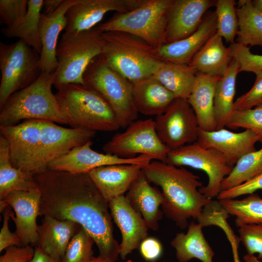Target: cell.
Masks as SVG:
<instances>
[{
    "label": "cell",
    "mask_w": 262,
    "mask_h": 262,
    "mask_svg": "<svg viewBox=\"0 0 262 262\" xmlns=\"http://www.w3.org/2000/svg\"><path fill=\"white\" fill-rule=\"evenodd\" d=\"M34 177L41 192L39 216L78 223L93 238L99 255L115 262L120 247L114 237L108 202L88 173L47 168Z\"/></svg>",
    "instance_id": "1"
},
{
    "label": "cell",
    "mask_w": 262,
    "mask_h": 262,
    "mask_svg": "<svg viewBox=\"0 0 262 262\" xmlns=\"http://www.w3.org/2000/svg\"><path fill=\"white\" fill-rule=\"evenodd\" d=\"M142 172L149 182L161 188L163 212L181 229L188 227L190 218H200L203 209L213 201L199 192L203 186L199 177L183 166L152 160Z\"/></svg>",
    "instance_id": "2"
},
{
    "label": "cell",
    "mask_w": 262,
    "mask_h": 262,
    "mask_svg": "<svg viewBox=\"0 0 262 262\" xmlns=\"http://www.w3.org/2000/svg\"><path fill=\"white\" fill-rule=\"evenodd\" d=\"M55 87L61 111L71 128L96 132L113 131L120 128L112 108L91 87L75 83Z\"/></svg>",
    "instance_id": "3"
},
{
    "label": "cell",
    "mask_w": 262,
    "mask_h": 262,
    "mask_svg": "<svg viewBox=\"0 0 262 262\" xmlns=\"http://www.w3.org/2000/svg\"><path fill=\"white\" fill-rule=\"evenodd\" d=\"M102 37L104 61L132 83L153 75L163 61L156 49L133 34L110 31Z\"/></svg>",
    "instance_id": "4"
},
{
    "label": "cell",
    "mask_w": 262,
    "mask_h": 262,
    "mask_svg": "<svg viewBox=\"0 0 262 262\" xmlns=\"http://www.w3.org/2000/svg\"><path fill=\"white\" fill-rule=\"evenodd\" d=\"M53 81V73L42 72L33 83L12 94L0 109V126L14 125L23 119L67 125L52 92Z\"/></svg>",
    "instance_id": "5"
},
{
    "label": "cell",
    "mask_w": 262,
    "mask_h": 262,
    "mask_svg": "<svg viewBox=\"0 0 262 262\" xmlns=\"http://www.w3.org/2000/svg\"><path fill=\"white\" fill-rule=\"evenodd\" d=\"M102 33L96 26L75 33H64L58 43V66L53 73V85L75 83L85 85L83 76L92 61L101 54Z\"/></svg>",
    "instance_id": "6"
},
{
    "label": "cell",
    "mask_w": 262,
    "mask_h": 262,
    "mask_svg": "<svg viewBox=\"0 0 262 262\" xmlns=\"http://www.w3.org/2000/svg\"><path fill=\"white\" fill-rule=\"evenodd\" d=\"M173 0H145L134 9L115 13L98 25L102 32L121 31L144 40L155 49L165 44L166 14Z\"/></svg>",
    "instance_id": "7"
},
{
    "label": "cell",
    "mask_w": 262,
    "mask_h": 262,
    "mask_svg": "<svg viewBox=\"0 0 262 262\" xmlns=\"http://www.w3.org/2000/svg\"><path fill=\"white\" fill-rule=\"evenodd\" d=\"M85 84L94 89L114 112L120 127L135 121L138 112L132 96V83L111 68L101 55L90 63L83 76Z\"/></svg>",
    "instance_id": "8"
},
{
    "label": "cell",
    "mask_w": 262,
    "mask_h": 262,
    "mask_svg": "<svg viewBox=\"0 0 262 262\" xmlns=\"http://www.w3.org/2000/svg\"><path fill=\"white\" fill-rule=\"evenodd\" d=\"M40 56L21 39L10 44L0 42V109L12 94L38 78Z\"/></svg>",
    "instance_id": "9"
},
{
    "label": "cell",
    "mask_w": 262,
    "mask_h": 262,
    "mask_svg": "<svg viewBox=\"0 0 262 262\" xmlns=\"http://www.w3.org/2000/svg\"><path fill=\"white\" fill-rule=\"evenodd\" d=\"M166 163L176 166H190L204 171L208 176L206 186L198 189L200 193L211 200L218 196L224 179L231 172L225 156L213 148H206L196 141L170 150Z\"/></svg>",
    "instance_id": "10"
},
{
    "label": "cell",
    "mask_w": 262,
    "mask_h": 262,
    "mask_svg": "<svg viewBox=\"0 0 262 262\" xmlns=\"http://www.w3.org/2000/svg\"><path fill=\"white\" fill-rule=\"evenodd\" d=\"M102 149L106 154L122 158L144 154L164 163L170 151L158 137L155 121L152 119L132 122L125 131L115 134L103 146Z\"/></svg>",
    "instance_id": "11"
},
{
    "label": "cell",
    "mask_w": 262,
    "mask_h": 262,
    "mask_svg": "<svg viewBox=\"0 0 262 262\" xmlns=\"http://www.w3.org/2000/svg\"><path fill=\"white\" fill-rule=\"evenodd\" d=\"M155 121L158 137L170 150L197 141V120L186 99L176 98Z\"/></svg>",
    "instance_id": "12"
},
{
    "label": "cell",
    "mask_w": 262,
    "mask_h": 262,
    "mask_svg": "<svg viewBox=\"0 0 262 262\" xmlns=\"http://www.w3.org/2000/svg\"><path fill=\"white\" fill-rule=\"evenodd\" d=\"M40 124L41 137L34 175L46 170L49 163L91 140L96 134V131L65 128L50 121L40 120Z\"/></svg>",
    "instance_id": "13"
},
{
    "label": "cell",
    "mask_w": 262,
    "mask_h": 262,
    "mask_svg": "<svg viewBox=\"0 0 262 262\" xmlns=\"http://www.w3.org/2000/svg\"><path fill=\"white\" fill-rule=\"evenodd\" d=\"M7 141L13 165L34 175L41 137L40 120L28 119L14 125L0 126Z\"/></svg>",
    "instance_id": "14"
},
{
    "label": "cell",
    "mask_w": 262,
    "mask_h": 262,
    "mask_svg": "<svg viewBox=\"0 0 262 262\" xmlns=\"http://www.w3.org/2000/svg\"><path fill=\"white\" fill-rule=\"evenodd\" d=\"M91 140L76 147L56 158L48 165V168L74 174L88 173L102 166L116 164H147L154 160L147 155H139L132 158H122L94 150Z\"/></svg>",
    "instance_id": "15"
},
{
    "label": "cell",
    "mask_w": 262,
    "mask_h": 262,
    "mask_svg": "<svg viewBox=\"0 0 262 262\" xmlns=\"http://www.w3.org/2000/svg\"><path fill=\"white\" fill-rule=\"evenodd\" d=\"M145 0H78L66 13L65 33H75L95 27L110 11L124 13L131 11Z\"/></svg>",
    "instance_id": "16"
},
{
    "label": "cell",
    "mask_w": 262,
    "mask_h": 262,
    "mask_svg": "<svg viewBox=\"0 0 262 262\" xmlns=\"http://www.w3.org/2000/svg\"><path fill=\"white\" fill-rule=\"evenodd\" d=\"M216 1L173 0L166 14L165 44L192 34L198 28L208 9L215 6Z\"/></svg>",
    "instance_id": "17"
},
{
    "label": "cell",
    "mask_w": 262,
    "mask_h": 262,
    "mask_svg": "<svg viewBox=\"0 0 262 262\" xmlns=\"http://www.w3.org/2000/svg\"><path fill=\"white\" fill-rule=\"evenodd\" d=\"M196 142L204 148L221 152L228 164L233 167L243 156L256 150L255 144L262 143V139L249 130L237 133L224 128L210 131L199 128Z\"/></svg>",
    "instance_id": "18"
},
{
    "label": "cell",
    "mask_w": 262,
    "mask_h": 262,
    "mask_svg": "<svg viewBox=\"0 0 262 262\" xmlns=\"http://www.w3.org/2000/svg\"><path fill=\"white\" fill-rule=\"evenodd\" d=\"M41 192L38 188L26 191H15L2 200L14 209L11 218L14 221L15 232L19 238L22 246H36L38 241L36 218L39 216Z\"/></svg>",
    "instance_id": "19"
},
{
    "label": "cell",
    "mask_w": 262,
    "mask_h": 262,
    "mask_svg": "<svg viewBox=\"0 0 262 262\" xmlns=\"http://www.w3.org/2000/svg\"><path fill=\"white\" fill-rule=\"evenodd\" d=\"M108 205L112 219L121 233L119 256L124 260L147 237L148 228L142 215L131 207L124 195L110 200Z\"/></svg>",
    "instance_id": "20"
},
{
    "label": "cell",
    "mask_w": 262,
    "mask_h": 262,
    "mask_svg": "<svg viewBox=\"0 0 262 262\" xmlns=\"http://www.w3.org/2000/svg\"><path fill=\"white\" fill-rule=\"evenodd\" d=\"M217 17L214 11H208L197 29L182 40L165 44L156 49L164 61L188 65L196 53L217 32Z\"/></svg>",
    "instance_id": "21"
},
{
    "label": "cell",
    "mask_w": 262,
    "mask_h": 262,
    "mask_svg": "<svg viewBox=\"0 0 262 262\" xmlns=\"http://www.w3.org/2000/svg\"><path fill=\"white\" fill-rule=\"evenodd\" d=\"M145 165H108L96 168L88 174L102 196L109 202L128 192Z\"/></svg>",
    "instance_id": "22"
},
{
    "label": "cell",
    "mask_w": 262,
    "mask_h": 262,
    "mask_svg": "<svg viewBox=\"0 0 262 262\" xmlns=\"http://www.w3.org/2000/svg\"><path fill=\"white\" fill-rule=\"evenodd\" d=\"M78 0H65L61 6L50 15L42 13L39 34L42 45L39 66L42 72L53 73L58 66L56 49L60 33L66 26V13Z\"/></svg>",
    "instance_id": "23"
},
{
    "label": "cell",
    "mask_w": 262,
    "mask_h": 262,
    "mask_svg": "<svg viewBox=\"0 0 262 262\" xmlns=\"http://www.w3.org/2000/svg\"><path fill=\"white\" fill-rule=\"evenodd\" d=\"M81 226L70 220H60L44 216L38 225V241L36 246L43 253L62 262L67 245Z\"/></svg>",
    "instance_id": "24"
},
{
    "label": "cell",
    "mask_w": 262,
    "mask_h": 262,
    "mask_svg": "<svg viewBox=\"0 0 262 262\" xmlns=\"http://www.w3.org/2000/svg\"><path fill=\"white\" fill-rule=\"evenodd\" d=\"M149 183L142 170L125 196L131 207L142 215L148 228L156 230L162 218L160 206L164 198L162 192Z\"/></svg>",
    "instance_id": "25"
},
{
    "label": "cell",
    "mask_w": 262,
    "mask_h": 262,
    "mask_svg": "<svg viewBox=\"0 0 262 262\" xmlns=\"http://www.w3.org/2000/svg\"><path fill=\"white\" fill-rule=\"evenodd\" d=\"M221 77L197 72L187 99L196 114L199 128L205 131L216 130L214 96L216 84Z\"/></svg>",
    "instance_id": "26"
},
{
    "label": "cell",
    "mask_w": 262,
    "mask_h": 262,
    "mask_svg": "<svg viewBox=\"0 0 262 262\" xmlns=\"http://www.w3.org/2000/svg\"><path fill=\"white\" fill-rule=\"evenodd\" d=\"M132 96L138 113L145 115L162 114L176 98L152 75L132 83Z\"/></svg>",
    "instance_id": "27"
},
{
    "label": "cell",
    "mask_w": 262,
    "mask_h": 262,
    "mask_svg": "<svg viewBox=\"0 0 262 262\" xmlns=\"http://www.w3.org/2000/svg\"><path fill=\"white\" fill-rule=\"evenodd\" d=\"M232 59L229 47L224 46L222 37L216 32L196 53L188 65L197 72L221 77Z\"/></svg>",
    "instance_id": "28"
},
{
    "label": "cell",
    "mask_w": 262,
    "mask_h": 262,
    "mask_svg": "<svg viewBox=\"0 0 262 262\" xmlns=\"http://www.w3.org/2000/svg\"><path fill=\"white\" fill-rule=\"evenodd\" d=\"M203 227L200 223L192 221L186 233H177L172 240L170 244L176 250L179 262H188L192 259L213 262L214 252L204 236Z\"/></svg>",
    "instance_id": "29"
},
{
    "label": "cell",
    "mask_w": 262,
    "mask_h": 262,
    "mask_svg": "<svg viewBox=\"0 0 262 262\" xmlns=\"http://www.w3.org/2000/svg\"><path fill=\"white\" fill-rule=\"evenodd\" d=\"M37 188L34 175L13 165L9 144L0 134V200L11 192L30 191Z\"/></svg>",
    "instance_id": "30"
},
{
    "label": "cell",
    "mask_w": 262,
    "mask_h": 262,
    "mask_svg": "<svg viewBox=\"0 0 262 262\" xmlns=\"http://www.w3.org/2000/svg\"><path fill=\"white\" fill-rule=\"evenodd\" d=\"M239 69L238 63L232 58L227 69L216 84L214 96L216 130L223 129L226 126L234 110L233 99Z\"/></svg>",
    "instance_id": "31"
},
{
    "label": "cell",
    "mask_w": 262,
    "mask_h": 262,
    "mask_svg": "<svg viewBox=\"0 0 262 262\" xmlns=\"http://www.w3.org/2000/svg\"><path fill=\"white\" fill-rule=\"evenodd\" d=\"M196 73L188 65L163 61L152 76L171 92L176 98L188 99Z\"/></svg>",
    "instance_id": "32"
},
{
    "label": "cell",
    "mask_w": 262,
    "mask_h": 262,
    "mask_svg": "<svg viewBox=\"0 0 262 262\" xmlns=\"http://www.w3.org/2000/svg\"><path fill=\"white\" fill-rule=\"evenodd\" d=\"M238 30L236 43L245 46H262V14L251 0H239L236 8Z\"/></svg>",
    "instance_id": "33"
},
{
    "label": "cell",
    "mask_w": 262,
    "mask_h": 262,
    "mask_svg": "<svg viewBox=\"0 0 262 262\" xmlns=\"http://www.w3.org/2000/svg\"><path fill=\"white\" fill-rule=\"evenodd\" d=\"M44 0H28V9L23 20L13 28H3L2 34L8 38H18L40 55L42 45L39 34V24Z\"/></svg>",
    "instance_id": "34"
},
{
    "label": "cell",
    "mask_w": 262,
    "mask_h": 262,
    "mask_svg": "<svg viewBox=\"0 0 262 262\" xmlns=\"http://www.w3.org/2000/svg\"><path fill=\"white\" fill-rule=\"evenodd\" d=\"M219 203L228 213L235 217L237 227L248 224H262V198L254 193L242 199H225Z\"/></svg>",
    "instance_id": "35"
},
{
    "label": "cell",
    "mask_w": 262,
    "mask_h": 262,
    "mask_svg": "<svg viewBox=\"0 0 262 262\" xmlns=\"http://www.w3.org/2000/svg\"><path fill=\"white\" fill-rule=\"evenodd\" d=\"M262 173V147L243 156L223 180L221 191L237 186Z\"/></svg>",
    "instance_id": "36"
},
{
    "label": "cell",
    "mask_w": 262,
    "mask_h": 262,
    "mask_svg": "<svg viewBox=\"0 0 262 262\" xmlns=\"http://www.w3.org/2000/svg\"><path fill=\"white\" fill-rule=\"evenodd\" d=\"M236 4L234 0H217L215 5L217 33L230 44L234 42L238 30Z\"/></svg>",
    "instance_id": "37"
},
{
    "label": "cell",
    "mask_w": 262,
    "mask_h": 262,
    "mask_svg": "<svg viewBox=\"0 0 262 262\" xmlns=\"http://www.w3.org/2000/svg\"><path fill=\"white\" fill-rule=\"evenodd\" d=\"M93 238L82 226L69 241L62 262H89L93 257Z\"/></svg>",
    "instance_id": "38"
},
{
    "label": "cell",
    "mask_w": 262,
    "mask_h": 262,
    "mask_svg": "<svg viewBox=\"0 0 262 262\" xmlns=\"http://www.w3.org/2000/svg\"><path fill=\"white\" fill-rule=\"evenodd\" d=\"M226 126L230 129L252 131L262 139V105L249 109L234 110Z\"/></svg>",
    "instance_id": "39"
},
{
    "label": "cell",
    "mask_w": 262,
    "mask_h": 262,
    "mask_svg": "<svg viewBox=\"0 0 262 262\" xmlns=\"http://www.w3.org/2000/svg\"><path fill=\"white\" fill-rule=\"evenodd\" d=\"M230 54L239 66V72H252L255 73L262 71V55L252 53L249 47L236 42L229 46Z\"/></svg>",
    "instance_id": "40"
},
{
    "label": "cell",
    "mask_w": 262,
    "mask_h": 262,
    "mask_svg": "<svg viewBox=\"0 0 262 262\" xmlns=\"http://www.w3.org/2000/svg\"><path fill=\"white\" fill-rule=\"evenodd\" d=\"M27 9V0H0V22L7 28L14 27L24 18Z\"/></svg>",
    "instance_id": "41"
},
{
    "label": "cell",
    "mask_w": 262,
    "mask_h": 262,
    "mask_svg": "<svg viewBox=\"0 0 262 262\" xmlns=\"http://www.w3.org/2000/svg\"><path fill=\"white\" fill-rule=\"evenodd\" d=\"M240 242L245 247L247 254H258L257 258L262 259V224H248L239 227Z\"/></svg>",
    "instance_id": "42"
},
{
    "label": "cell",
    "mask_w": 262,
    "mask_h": 262,
    "mask_svg": "<svg viewBox=\"0 0 262 262\" xmlns=\"http://www.w3.org/2000/svg\"><path fill=\"white\" fill-rule=\"evenodd\" d=\"M254 74L256 78L253 86L234 102V110L249 109L262 105V71Z\"/></svg>",
    "instance_id": "43"
},
{
    "label": "cell",
    "mask_w": 262,
    "mask_h": 262,
    "mask_svg": "<svg viewBox=\"0 0 262 262\" xmlns=\"http://www.w3.org/2000/svg\"><path fill=\"white\" fill-rule=\"evenodd\" d=\"M262 190V173L237 186L220 192L217 198L219 200L234 199L239 196L255 193Z\"/></svg>",
    "instance_id": "44"
},
{
    "label": "cell",
    "mask_w": 262,
    "mask_h": 262,
    "mask_svg": "<svg viewBox=\"0 0 262 262\" xmlns=\"http://www.w3.org/2000/svg\"><path fill=\"white\" fill-rule=\"evenodd\" d=\"M35 247L32 245L17 246H12L7 247L4 254L0 257V262H29L33 259Z\"/></svg>",
    "instance_id": "45"
},
{
    "label": "cell",
    "mask_w": 262,
    "mask_h": 262,
    "mask_svg": "<svg viewBox=\"0 0 262 262\" xmlns=\"http://www.w3.org/2000/svg\"><path fill=\"white\" fill-rule=\"evenodd\" d=\"M11 207L9 206L3 212V221L0 232V252L12 246H22L20 240L16 233L11 232L9 229L8 222L13 213Z\"/></svg>",
    "instance_id": "46"
},
{
    "label": "cell",
    "mask_w": 262,
    "mask_h": 262,
    "mask_svg": "<svg viewBox=\"0 0 262 262\" xmlns=\"http://www.w3.org/2000/svg\"><path fill=\"white\" fill-rule=\"evenodd\" d=\"M139 247L143 258L150 262H156L163 252L161 242L156 238L151 237H147L143 240Z\"/></svg>",
    "instance_id": "47"
},
{
    "label": "cell",
    "mask_w": 262,
    "mask_h": 262,
    "mask_svg": "<svg viewBox=\"0 0 262 262\" xmlns=\"http://www.w3.org/2000/svg\"><path fill=\"white\" fill-rule=\"evenodd\" d=\"M65 0H44L42 10L45 15H50L55 12Z\"/></svg>",
    "instance_id": "48"
},
{
    "label": "cell",
    "mask_w": 262,
    "mask_h": 262,
    "mask_svg": "<svg viewBox=\"0 0 262 262\" xmlns=\"http://www.w3.org/2000/svg\"><path fill=\"white\" fill-rule=\"evenodd\" d=\"M29 262H59L48 256L37 246H35L33 258Z\"/></svg>",
    "instance_id": "49"
},
{
    "label": "cell",
    "mask_w": 262,
    "mask_h": 262,
    "mask_svg": "<svg viewBox=\"0 0 262 262\" xmlns=\"http://www.w3.org/2000/svg\"><path fill=\"white\" fill-rule=\"evenodd\" d=\"M231 245L232 250L233 262H241L239 258L238 253V245L235 244H231Z\"/></svg>",
    "instance_id": "50"
},
{
    "label": "cell",
    "mask_w": 262,
    "mask_h": 262,
    "mask_svg": "<svg viewBox=\"0 0 262 262\" xmlns=\"http://www.w3.org/2000/svg\"><path fill=\"white\" fill-rule=\"evenodd\" d=\"M245 262H262L254 255L246 254L243 257Z\"/></svg>",
    "instance_id": "51"
},
{
    "label": "cell",
    "mask_w": 262,
    "mask_h": 262,
    "mask_svg": "<svg viewBox=\"0 0 262 262\" xmlns=\"http://www.w3.org/2000/svg\"><path fill=\"white\" fill-rule=\"evenodd\" d=\"M89 262H112L108 259L98 255L97 257H93Z\"/></svg>",
    "instance_id": "52"
},
{
    "label": "cell",
    "mask_w": 262,
    "mask_h": 262,
    "mask_svg": "<svg viewBox=\"0 0 262 262\" xmlns=\"http://www.w3.org/2000/svg\"><path fill=\"white\" fill-rule=\"evenodd\" d=\"M252 2L254 7L262 14V0H254Z\"/></svg>",
    "instance_id": "53"
},
{
    "label": "cell",
    "mask_w": 262,
    "mask_h": 262,
    "mask_svg": "<svg viewBox=\"0 0 262 262\" xmlns=\"http://www.w3.org/2000/svg\"><path fill=\"white\" fill-rule=\"evenodd\" d=\"M126 262H133L132 261H131V260H128V261ZM166 262V261H162V262Z\"/></svg>",
    "instance_id": "54"
}]
</instances>
